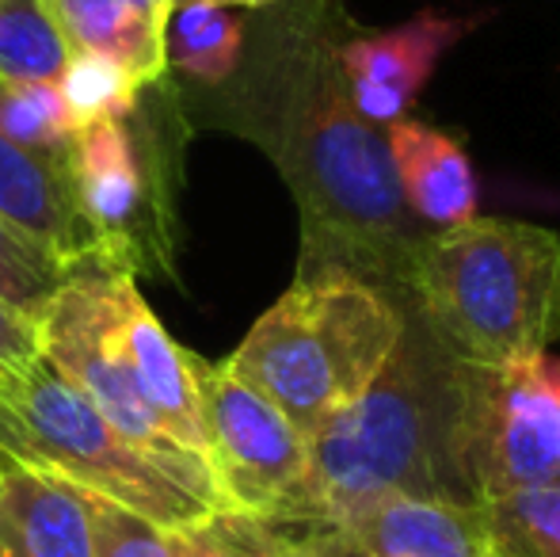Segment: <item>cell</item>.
<instances>
[{"instance_id":"1","label":"cell","mask_w":560,"mask_h":557,"mask_svg":"<svg viewBox=\"0 0 560 557\" xmlns=\"http://www.w3.org/2000/svg\"><path fill=\"white\" fill-rule=\"evenodd\" d=\"M359 23L339 0H279L244 31L241 66L214 84L222 123L256 141L287 179L302 218L298 276L339 268L408 302L416 256L431 241L405 207L385 127L362 119L339 66Z\"/></svg>"},{"instance_id":"2","label":"cell","mask_w":560,"mask_h":557,"mask_svg":"<svg viewBox=\"0 0 560 557\" xmlns=\"http://www.w3.org/2000/svg\"><path fill=\"white\" fill-rule=\"evenodd\" d=\"M397 492L477 504L462 469V363L412 305L374 386L310 436L305 477L275 520L332 531Z\"/></svg>"},{"instance_id":"3","label":"cell","mask_w":560,"mask_h":557,"mask_svg":"<svg viewBox=\"0 0 560 557\" xmlns=\"http://www.w3.org/2000/svg\"><path fill=\"white\" fill-rule=\"evenodd\" d=\"M405 305L457 363H526L560 333V237L515 218L435 230L416 256Z\"/></svg>"},{"instance_id":"4","label":"cell","mask_w":560,"mask_h":557,"mask_svg":"<svg viewBox=\"0 0 560 557\" xmlns=\"http://www.w3.org/2000/svg\"><path fill=\"white\" fill-rule=\"evenodd\" d=\"M400 333V298L351 271L325 268L298 276L225 363L310 439L374 386Z\"/></svg>"},{"instance_id":"5","label":"cell","mask_w":560,"mask_h":557,"mask_svg":"<svg viewBox=\"0 0 560 557\" xmlns=\"http://www.w3.org/2000/svg\"><path fill=\"white\" fill-rule=\"evenodd\" d=\"M0 451L20 466L96 492L164 531L222 512L214 485L191 481L126 439L43 356L0 371Z\"/></svg>"},{"instance_id":"6","label":"cell","mask_w":560,"mask_h":557,"mask_svg":"<svg viewBox=\"0 0 560 557\" xmlns=\"http://www.w3.org/2000/svg\"><path fill=\"white\" fill-rule=\"evenodd\" d=\"M130 279H138V268L118 248H107L100 241L84 253L69 256L58 294L50 298L35 325L38 356L58 374H66L141 451L156 454L164 466L191 481L214 485L207 462L164 436V428L153 420V413L138 394L122 336H118V302H122V287Z\"/></svg>"},{"instance_id":"7","label":"cell","mask_w":560,"mask_h":557,"mask_svg":"<svg viewBox=\"0 0 560 557\" xmlns=\"http://www.w3.org/2000/svg\"><path fill=\"white\" fill-rule=\"evenodd\" d=\"M462 469L472 500L560 485V359L462 363Z\"/></svg>"},{"instance_id":"8","label":"cell","mask_w":560,"mask_h":557,"mask_svg":"<svg viewBox=\"0 0 560 557\" xmlns=\"http://www.w3.org/2000/svg\"><path fill=\"white\" fill-rule=\"evenodd\" d=\"M191 367L210 436V474L222 504L233 512L279 515L305 477L310 439L279 405L229 371V363L191 356Z\"/></svg>"},{"instance_id":"9","label":"cell","mask_w":560,"mask_h":557,"mask_svg":"<svg viewBox=\"0 0 560 557\" xmlns=\"http://www.w3.org/2000/svg\"><path fill=\"white\" fill-rule=\"evenodd\" d=\"M480 23L485 15H450L439 8H420L412 20L397 27H354L339 43V66L362 119H370L374 127H389L400 115H408L416 96L428 89L439 58Z\"/></svg>"},{"instance_id":"10","label":"cell","mask_w":560,"mask_h":557,"mask_svg":"<svg viewBox=\"0 0 560 557\" xmlns=\"http://www.w3.org/2000/svg\"><path fill=\"white\" fill-rule=\"evenodd\" d=\"M73 199L92 237L118 248L133 268H145L156 253V218L149 214L145 149L130 119H104L81 127L69 156Z\"/></svg>"},{"instance_id":"11","label":"cell","mask_w":560,"mask_h":557,"mask_svg":"<svg viewBox=\"0 0 560 557\" xmlns=\"http://www.w3.org/2000/svg\"><path fill=\"white\" fill-rule=\"evenodd\" d=\"M320 557H492L480 504L443 497H385L332 531Z\"/></svg>"},{"instance_id":"12","label":"cell","mask_w":560,"mask_h":557,"mask_svg":"<svg viewBox=\"0 0 560 557\" xmlns=\"http://www.w3.org/2000/svg\"><path fill=\"white\" fill-rule=\"evenodd\" d=\"M118 336H122L126 359H130L133 382L153 413V420L164 428V436L176 439L184 451L202 459L210 466V436L207 420H202L199 386H195V367L191 351L179 348L164 325L153 317L145 298L138 294V279L122 287V302H118Z\"/></svg>"},{"instance_id":"13","label":"cell","mask_w":560,"mask_h":557,"mask_svg":"<svg viewBox=\"0 0 560 557\" xmlns=\"http://www.w3.org/2000/svg\"><path fill=\"white\" fill-rule=\"evenodd\" d=\"M385 141H389L397 187L416 222H423L428 230H450L477 218V172L462 141L412 115L389 123Z\"/></svg>"},{"instance_id":"14","label":"cell","mask_w":560,"mask_h":557,"mask_svg":"<svg viewBox=\"0 0 560 557\" xmlns=\"http://www.w3.org/2000/svg\"><path fill=\"white\" fill-rule=\"evenodd\" d=\"M69 50L112 58L138 84H156L168 69L172 0H46Z\"/></svg>"},{"instance_id":"15","label":"cell","mask_w":560,"mask_h":557,"mask_svg":"<svg viewBox=\"0 0 560 557\" xmlns=\"http://www.w3.org/2000/svg\"><path fill=\"white\" fill-rule=\"evenodd\" d=\"M0 218H8L15 230L35 237L61 260L96 245L77 210L69 164L27 153L4 135H0Z\"/></svg>"},{"instance_id":"16","label":"cell","mask_w":560,"mask_h":557,"mask_svg":"<svg viewBox=\"0 0 560 557\" xmlns=\"http://www.w3.org/2000/svg\"><path fill=\"white\" fill-rule=\"evenodd\" d=\"M0 557H92L81 492L15 462L0 492Z\"/></svg>"},{"instance_id":"17","label":"cell","mask_w":560,"mask_h":557,"mask_svg":"<svg viewBox=\"0 0 560 557\" xmlns=\"http://www.w3.org/2000/svg\"><path fill=\"white\" fill-rule=\"evenodd\" d=\"M172 557H320L317 531L275 515L210 512L191 527L168 531Z\"/></svg>"},{"instance_id":"18","label":"cell","mask_w":560,"mask_h":557,"mask_svg":"<svg viewBox=\"0 0 560 557\" xmlns=\"http://www.w3.org/2000/svg\"><path fill=\"white\" fill-rule=\"evenodd\" d=\"M248 15L222 4H176L168 15L164 58L202 84H222L236 73L244 54Z\"/></svg>"},{"instance_id":"19","label":"cell","mask_w":560,"mask_h":557,"mask_svg":"<svg viewBox=\"0 0 560 557\" xmlns=\"http://www.w3.org/2000/svg\"><path fill=\"white\" fill-rule=\"evenodd\" d=\"M69 54L46 0H0V81L58 84Z\"/></svg>"},{"instance_id":"20","label":"cell","mask_w":560,"mask_h":557,"mask_svg":"<svg viewBox=\"0 0 560 557\" xmlns=\"http://www.w3.org/2000/svg\"><path fill=\"white\" fill-rule=\"evenodd\" d=\"M0 135L35 156L69 164L77 127L54 81H0Z\"/></svg>"},{"instance_id":"21","label":"cell","mask_w":560,"mask_h":557,"mask_svg":"<svg viewBox=\"0 0 560 557\" xmlns=\"http://www.w3.org/2000/svg\"><path fill=\"white\" fill-rule=\"evenodd\" d=\"M492 557H560V485L480 504Z\"/></svg>"},{"instance_id":"22","label":"cell","mask_w":560,"mask_h":557,"mask_svg":"<svg viewBox=\"0 0 560 557\" xmlns=\"http://www.w3.org/2000/svg\"><path fill=\"white\" fill-rule=\"evenodd\" d=\"M58 92L69 107L73 127H92L104 119H130L141 104L145 84H138L118 61L73 50L58 77Z\"/></svg>"},{"instance_id":"23","label":"cell","mask_w":560,"mask_h":557,"mask_svg":"<svg viewBox=\"0 0 560 557\" xmlns=\"http://www.w3.org/2000/svg\"><path fill=\"white\" fill-rule=\"evenodd\" d=\"M66 260L43 248L35 237L15 230L8 218H0V298L20 313L23 321L38 325L50 298L58 294Z\"/></svg>"},{"instance_id":"24","label":"cell","mask_w":560,"mask_h":557,"mask_svg":"<svg viewBox=\"0 0 560 557\" xmlns=\"http://www.w3.org/2000/svg\"><path fill=\"white\" fill-rule=\"evenodd\" d=\"M81 492L84 515H89L92 557H172L168 531L156 527L153 520L107 497H96V492Z\"/></svg>"},{"instance_id":"25","label":"cell","mask_w":560,"mask_h":557,"mask_svg":"<svg viewBox=\"0 0 560 557\" xmlns=\"http://www.w3.org/2000/svg\"><path fill=\"white\" fill-rule=\"evenodd\" d=\"M38 356V336H35V325L23 321L12 305L0 298V371L4 367H20V363H31Z\"/></svg>"},{"instance_id":"26","label":"cell","mask_w":560,"mask_h":557,"mask_svg":"<svg viewBox=\"0 0 560 557\" xmlns=\"http://www.w3.org/2000/svg\"><path fill=\"white\" fill-rule=\"evenodd\" d=\"M176 4H222V8H241V12H259V8H271L279 0H172V8Z\"/></svg>"},{"instance_id":"27","label":"cell","mask_w":560,"mask_h":557,"mask_svg":"<svg viewBox=\"0 0 560 557\" xmlns=\"http://www.w3.org/2000/svg\"><path fill=\"white\" fill-rule=\"evenodd\" d=\"M12 466H15V459H12V454H4V451H0V492H4V481H8V474H12Z\"/></svg>"}]
</instances>
